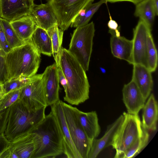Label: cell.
<instances>
[{
  "instance_id": "8992f818",
  "label": "cell",
  "mask_w": 158,
  "mask_h": 158,
  "mask_svg": "<svg viewBox=\"0 0 158 158\" xmlns=\"http://www.w3.org/2000/svg\"><path fill=\"white\" fill-rule=\"evenodd\" d=\"M123 121L116 132L111 144L115 154L122 152L133 144L142 135L143 128L138 114L124 112Z\"/></svg>"
},
{
  "instance_id": "9c48e42d",
  "label": "cell",
  "mask_w": 158,
  "mask_h": 158,
  "mask_svg": "<svg viewBox=\"0 0 158 158\" xmlns=\"http://www.w3.org/2000/svg\"><path fill=\"white\" fill-rule=\"evenodd\" d=\"M19 99L31 110L47 107L42 73L35 74L21 89Z\"/></svg>"
},
{
  "instance_id": "30bf717a",
  "label": "cell",
  "mask_w": 158,
  "mask_h": 158,
  "mask_svg": "<svg viewBox=\"0 0 158 158\" xmlns=\"http://www.w3.org/2000/svg\"><path fill=\"white\" fill-rule=\"evenodd\" d=\"M36 148L33 133H24L10 141L0 154V158H33Z\"/></svg>"
},
{
  "instance_id": "f1b7e54d",
  "label": "cell",
  "mask_w": 158,
  "mask_h": 158,
  "mask_svg": "<svg viewBox=\"0 0 158 158\" xmlns=\"http://www.w3.org/2000/svg\"><path fill=\"white\" fill-rule=\"evenodd\" d=\"M0 20L6 41L10 49L22 45L25 41H23L19 38L11 27L10 22L1 18Z\"/></svg>"
},
{
  "instance_id": "836d02e7",
  "label": "cell",
  "mask_w": 158,
  "mask_h": 158,
  "mask_svg": "<svg viewBox=\"0 0 158 158\" xmlns=\"http://www.w3.org/2000/svg\"><path fill=\"white\" fill-rule=\"evenodd\" d=\"M10 143L5 136L4 131H0V155L8 145Z\"/></svg>"
},
{
  "instance_id": "5bb4252c",
  "label": "cell",
  "mask_w": 158,
  "mask_h": 158,
  "mask_svg": "<svg viewBox=\"0 0 158 158\" xmlns=\"http://www.w3.org/2000/svg\"><path fill=\"white\" fill-rule=\"evenodd\" d=\"M123 102L128 113L138 114L146 100L136 84L132 79L125 84L122 89Z\"/></svg>"
},
{
  "instance_id": "d590c367",
  "label": "cell",
  "mask_w": 158,
  "mask_h": 158,
  "mask_svg": "<svg viewBox=\"0 0 158 158\" xmlns=\"http://www.w3.org/2000/svg\"><path fill=\"white\" fill-rule=\"evenodd\" d=\"M108 11L109 15L110 20L107 23V26L109 29L116 31L119 27H118V25L116 21L112 19V17L109 12L108 8Z\"/></svg>"
},
{
  "instance_id": "e575fe53",
  "label": "cell",
  "mask_w": 158,
  "mask_h": 158,
  "mask_svg": "<svg viewBox=\"0 0 158 158\" xmlns=\"http://www.w3.org/2000/svg\"><path fill=\"white\" fill-rule=\"evenodd\" d=\"M57 75L59 83H60L65 90L67 86V80L59 65L57 66Z\"/></svg>"
},
{
  "instance_id": "484cf974",
  "label": "cell",
  "mask_w": 158,
  "mask_h": 158,
  "mask_svg": "<svg viewBox=\"0 0 158 158\" xmlns=\"http://www.w3.org/2000/svg\"><path fill=\"white\" fill-rule=\"evenodd\" d=\"M106 0H100L98 2L88 5L79 14L70 25L71 27L77 28L87 25L95 12L104 3H106Z\"/></svg>"
},
{
  "instance_id": "8fae6325",
  "label": "cell",
  "mask_w": 158,
  "mask_h": 158,
  "mask_svg": "<svg viewBox=\"0 0 158 158\" xmlns=\"http://www.w3.org/2000/svg\"><path fill=\"white\" fill-rule=\"evenodd\" d=\"M151 30L140 19L134 29L132 40L133 65L139 64L148 68L147 38L148 32Z\"/></svg>"
},
{
  "instance_id": "6da1fadb",
  "label": "cell",
  "mask_w": 158,
  "mask_h": 158,
  "mask_svg": "<svg viewBox=\"0 0 158 158\" xmlns=\"http://www.w3.org/2000/svg\"><path fill=\"white\" fill-rule=\"evenodd\" d=\"M59 65L67 80L64 101L77 106L89 98L90 85L85 71L69 50L62 48Z\"/></svg>"
},
{
  "instance_id": "4dcf8cb0",
  "label": "cell",
  "mask_w": 158,
  "mask_h": 158,
  "mask_svg": "<svg viewBox=\"0 0 158 158\" xmlns=\"http://www.w3.org/2000/svg\"><path fill=\"white\" fill-rule=\"evenodd\" d=\"M31 77H19L7 81L3 84L6 94L10 91L21 89L30 80Z\"/></svg>"
},
{
  "instance_id": "d6986e66",
  "label": "cell",
  "mask_w": 158,
  "mask_h": 158,
  "mask_svg": "<svg viewBox=\"0 0 158 158\" xmlns=\"http://www.w3.org/2000/svg\"><path fill=\"white\" fill-rule=\"evenodd\" d=\"M133 65L132 79L136 84L146 101L153 89V81L151 72L148 68L143 65L134 64Z\"/></svg>"
},
{
  "instance_id": "4fadbf2b",
  "label": "cell",
  "mask_w": 158,
  "mask_h": 158,
  "mask_svg": "<svg viewBox=\"0 0 158 158\" xmlns=\"http://www.w3.org/2000/svg\"><path fill=\"white\" fill-rule=\"evenodd\" d=\"M34 0H0V17L9 22L31 14Z\"/></svg>"
},
{
  "instance_id": "cb8c5ba5",
  "label": "cell",
  "mask_w": 158,
  "mask_h": 158,
  "mask_svg": "<svg viewBox=\"0 0 158 158\" xmlns=\"http://www.w3.org/2000/svg\"><path fill=\"white\" fill-rule=\"evenodd\" d=\"M30 40L40 54L48 56H52V50L51 40L46 31L36 26Z\"/></svg>"
},
{
  "instance_id": "3957f363",
  "label": "cell",
  "mask_w": 158,
  "mask_h": 158,
  "mask_svg": "<svg viewBox=\"0 0 158 158\" xmlns=\"http://www.w3.org/2000/svg\"><path fill=\"white\" fill-rule=\"evenodd\" d=\"M46 108L33 111L19 99L6 109L4 131L6 137L10 141L20 135L31 132L45 118Z\"/></svg>"
},
{
  "instance_id": "9a60e30c",
  "label": "cell",
  "mask_w": 158,
  "mask_h": 158,
  "mask_svg": "<svg viewBox=\"0 0 158 158\" xmlns=\"http://www.w3.org/2000/svg\"><path fill=\"white\" fill-rule=\"evenodd\" d=\"M42 74L47 106H51L60 100L59 82L56 63L48 66Z\"/></svg>"
},
{
  "instance_id": "277c9868",
  "label": "cell",
  "mask_w": 158,
  "mask_h": 158,
  "mask_svg": "<svg viewBox=\"0 0 158 158\" xmlns=\"http://www.w3.org/2000/svg\"><path fill=\"white\" fill-rule=\"evenodd\" d=\"M31 132L36 146L33 158H55L63 153L62 135L51 111Z\"/></svg>"
},
{
  "instance_id": "d6a6232c",
  "label": "cell",
  "mask_w": 158,
  "mask_h": 158,
  "mask_svg": "<svg viewBox=\"0 0 158 158\" xmlns=\"http://www.w3.org/2000/svg\"><path fill=\"white\" fill-rule=\"evenodd\" d=\"M0 44L4 51L6 53L11 49L6 41L3 28L1 22L0 18Z\"/></svg>"
},
{
  "instance_id": "7402d4cb",
  "label": "cell",
  "mask_w": 158,
  "mask_h": 158,
  "mask_svg": "<svg viewBox=\"0 0 158 158\" xmlns=\"http://www.w3.org/2000/svg\"><path fill=\"white\" fill-rule=\"evenodd\" d=\"M10 23L18 37L23 41L30 39L36 26L31 15L24 16Z\"/></svg>"
},
{
  "instance_id": "d4e9b609",
  "label": "cell",
  "mask_w": 158,
  "mask_h": 158,
  "mask_svg": "<svg viewBox=\"0 0 158 158\" xmlns=\"http://www.w3.org/2000/svg\"><path fill=\"white\" fill-rule=\"evenodd\" d=\"M50 36L52 42V54L57 66L59 61L62 49V44L64 31L56 24L47 31Z\"/></svg>"
},
{
  "instance_id": "2e32d148",
  "label": "cell",
  "mask_w": 158,
  "mask_h": 158,
  "mask_svg": "<svg viewBox=\"0 0 158 158\" xmlns=\"http://www.w3.org/2000/svg\"><path fill=\"white\" fill-rule=\"evenodd\" d=\"M109 32L111 35L110 46L113 56L133 64L132 40H128L120 35H116L114 30L109 29Z\"/></svg>"
},
{
  "instance_id": "f546056e",
  "label": "cell",
  "mask_w": 158,
  "mask_h": 158,
  "mask_svg": "<svg viewBox=\"0 0 158 158\" xmlns=\"http://www.w3.org/2000/svg\"><path fill=\"white\" fill-rule=\"evenodd\" d=\"M21 89L10 91L0 100V112L7 109L19 99Z\"/></svg>"
},
{
  "instance_id": "ba28073f",
  "label": "cell",
  "mask_w": 158,
  "mask_h": 158,
  "mask_svg": "<svg viewBox=\"0 0 158 158\" xmlns=\"http://www.w3.org/2000/svg\"><path fill=\"white\" fill-rule=\"evenodd\" d=\"M94 0H47L58 21V26L63 31L67 30L76 17Z\"/></svg>"
},
{
  "instance_id": "ffe728a7",
  "label": "cell",
  "mask_w": 158,
  "mask_h": 158,
  "mask_svg": "<svg viewBox=\"0 0 158 158\" xmlns=\"http://www.w3.org/2000/svg\"><path fill=\"white\" fill-rule=\"evenodd\" d=\"M76 112L80 123L88 137L91 140L96 138L101 131L96 112H85L77 108Z\"/></svg>"
},
{
  "instance_id": "ac0fdd59",
  "label": "cell",
  "mask_w": 158,
  "mask_h": 158,
  "mask_svg": "<svg viewBox=\"0 0 158 158\" xmlns=\"http://www.w3.org/2000/svg\"><path fill=\"white\" fill-rule=\"evenodd\" d=\"M31 15L33 17L36 26L46 31L58 24L57 17L47 2L35 4Z\"/></svg>"
},
{
  "instance_id": "7c38bea8",
  "label": "cell",
  "mask_w": 158,
  "mask_h": 158,
  "mask_svg": "<svg viewBox=\"0 0 158 158\" xmlns=\"http://www.w3.org/2000/svg\"><path fill=\"white\" fill-rule=\"evenodd\" d=\"M60 100L51 106V111L54 115L61 134L64 147L63 153L68 158H82L72 139Z\"/></svg>"
},
{
  "instance_id": "4316f807",
  "label": "cell",
  "mask_w": 158,
  "mask_h": 158,
  "mask_svg": "<svg viewBox=\"0 0 158 158\" xmlns=\"http://www.w3.org/2000/svg\"><path fill=\"white\" fill-rule=\"evenodd\" d=\"M149 138L148 131L144 129L142 135L125 151L115 154V158H130L138 154L147 145Z\"/></svg>"
},
{
  "instance_id": "74e56055",
  "label": "cell",
  "mask_w": 158,
  "mask_h": 158,
  "mask_svg": "<svg viewBox=\"0 0 158 158\" xmlns=\"http://www.w3.org/2000/svg\"><path fill=\"white\" fill-rule=\"evenodd\" d=\"M143 0H106V2H109L110 3H114L115 2L127 1L131 2L135 5H136Z\"/></svg>"
},
{
  "instance_id": "ab89813d",
  "label": "cell",
  "mask_w": 158,
  "mask_h": 158,
  "mask_svg": "<svg viewBox=\"0 0 158 158\" xmlns=\"http://www.w3.org/2000/svg\"><path fill=\"white\" fill-rule=\"evenodd\" d=\"M157 9H158V0H153Z\"/></svg>"
},
{
  "instance_id": "e0dca14e",
  "label": "cell",
  "mask_w": 158,
  "mask_h": 158,
  "mask_svg": "<svg viewBox=\"0 0 158 158\" xmlns=\"http://www.w3.org/2000/svg\"><path fill=\"white\" fill-rule=\"evenodd\" d=\"M124 119L121 115L114 123L108 126L104 135L99 139H93L88 158H96L103 149L111 145L114 137Z\"/></svg>"
},
{
  "instance_id": "60d3db41",
  "label": "cell",
  "mask_w": 158,
  "mask_h": 158,
  "mask_svg": "<svg viewBox=\"0 0 158 158\" xmlns=\"http://www.w3.org/2000/svg\"><path fill=\"white\" fill-rule=\"evenodd\" d=\"M100 69H101V71L103 73H105L106 72V70L104 69H103L102 68H101Z\"/></svg>"
},
{
  "instance_id": "7a4b0ae2",
  "label": "cell",
  "mask_w": 158,
  "mask_h": 158,
  "mask_svg": "<svg viewBox=\"0 0 158 158\" xmlns=\"http://www.w3.org/2000/svg\"><path fill=\"white\" fill-rule=\"evenodd\" d=\"M7 81L36 74L41 61L40 53L30 40L15 47L5 56Z\"/></svg>"
},
{
  "instance_id": "1f68e13d",
  "label": "cell",
  "mask_w": 158,
  "mask_h": 158,
  "mask_svg": "<svg viewBox=\"0 0 158 158\" xmlns=\"http://www.w3.org/2000/svg\"><path fill=\"white\" fill-rule=\"evenodd\" d=\"M7 72L5 56H0V85L7 81Z\"/></svg>"
},
{
  "instance_id": "5b68a950",
  "label": "cell",
  "mask_w": 158,
  "mask_h": 158,
  "mask_svg": "<svg viewBox=\"0 0 158 158\" xmlns=\"http://www.w3.org/2000/svg\"><path fill=\"white\" fill-rule=\"evenodd\" d=\"M95 31L93 21L76 28L72 35L68 50L85 71L89 69Z\"/></svg>"
},
{
  "instance_id": "52a82bcc",
  "label": "cell",
  "mask_w": 158,
  "mask_h": 158,
  "mask_svg": "<svg viewBox=\"0 0 158 158\" xmlns=\"http://www.w3.org/2000/svg\"><path fill=\"white\" fill-rule=\"evenodd\" d=\"M65 120L75 146L82 158H88L93 140L89 139L79 121L76 107L62 101Z\"/></svg>"
},
{
  "instance_id": "44dd1931",
  "label": "cell",
  "mask_w": 158,
  "mask_h": 158,
  "mask_svg": "<svg viewBox=\"0 0 158 158\" xmlns=\"http://www.w3.org/2000/svg\"><path fill=\"white\" fill-rule=\"evenodd\" d=\"M157 102L152 94L143 108L142 124L143 128L154 131L156 130L158 119Z\"/></svg>"
},
{
  "instance_id": "8d00e7d4",
  "label": "cell",
  "mask_w": 158,
  "mask_h": 158,
  "mask_svg": "<svg viewBox=\"0 0 158 158\" xmlns=\"http://www.w3.org/2000/svg\"><path fill=\"white\" fill-rule=\"evenodd\" d=\"M6 122V117L4 110L0 112V131H4Z\"/></svg>"
},
{
  "instance_id": "83f0119b",
  "label": "cell",
  "mask_w": 158,
  "mask_h": 158,
  "mask_svg": "<svg viewBox=\"0 0 158 158\" xmlns=\"http://www.w3.org/2000/svg\"><path fill=\"white\" fill-rule=\"evenodd\" d=\"M148 68L151 72L156 70L158 63V54L151 31L148 34L147 38Z\"/></svg>"
},
{
  "instance_id": "603a6c76",
  "label": "cell",
  "mask_w": 158,
  "mask_h": 158,
  "mask_svg": "<svg viewBox=\"0 0 158 158\" xmlns=\"http://www.w3.org/2000/svg\"><path fill=\"white\" fill-rule=\"evenodd\" d=\"M134 15L138 17L151 29L155 16L158 14L153 0H143L136 4Z\"/></svg>"
},
{
  "instance_id": "f35d334b",
  "label": "cell",
  "mask_w": 158,
  "mask_h": 158,
  "mask_svg": "<svg viewBox=\"0 0 158 158\" xmlns=\"http://www.w3.org/2000/svg\"><path fill=\"white\" fill-rule=\"evenodd\" d=\"M5 94L3 84L0 85V100Z\"/></svg>"
}]
</instances>
